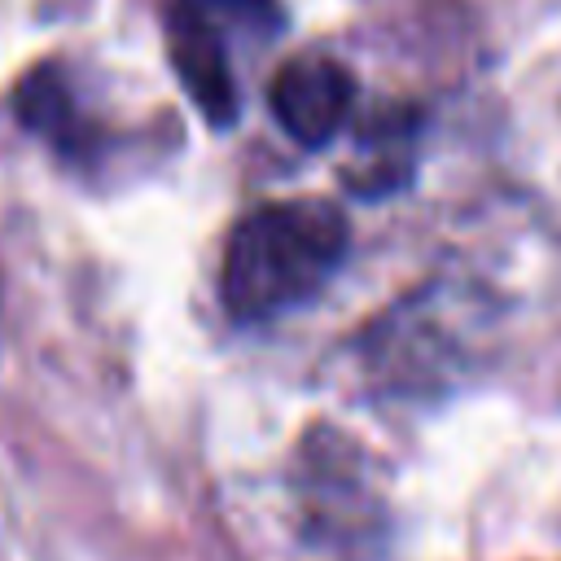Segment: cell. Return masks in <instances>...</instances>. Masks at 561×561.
I'll list each match as a JSON object with an SVG mask.
<instances>
[{"label": "cell", "mask_w": 561, "mask_h": 561, "mask_svg": "<svg viewBox=\"0 0 561 561\" xmlns=\"http://www.w3.org/2000/svg\"><path fill=\"white\" fill-rule=\"evenodd\" d=\"M351 101H355V79L333 57L320 53L285 61L267 88V105L276 123L307 149H320L342 131Z\"/></svg>", "instance_id": "obj_3"}, {"label": "cell", "mask_w": 561, "mask_h": 561, "mask_svg": "<svg viewBox=\"0 0 561 561\" xmlns=\"http://www.w3.org/2000/svg\"><path fill=\"white\" fill-rule=\"evenodd\" d=\"M13 105H18L22 123L31 131H39L48 145H57L61 153H88L92 149V127L79 114L66 66H57V61L31 66L13 92Z\"/></svg>", "instance_id": "obj_4"}, {"label": "cell", "mask_w": 561, "mask_h": 561, "mask_svg": "<svg viewBox=\"0 0 561 561\" xmlns=\"http://www.w3.org/2000/svg\"><path fill=\"white\" fill-rule=\"evenodd\" d=\"M276 31H280L276 0H171L167 4L171 66L206 123L228 127L237 118L241 110L237 53L267 44Z\"/></svg>", "instance_id": "obj_2"}, {"label": "cell", "mask_w": 561, "mask_h": 561, "mask_svg": "<svg viewBox=\"0 0 561 561\" xmlns=\"http://www.w3.org/2000/svg\"><path fill=\"white\" fill-rule=\"evenodd\" d=\"M346 254V219L333 202H263L237 219L219 294L237 324H267L316 298Z\"/></svg>", "instance_id": "obj_1"}, {"label": "cell", "mask_w": 561, "mask_h": 561, "mask_svg": "<svg viewBox=\"0 0 561 561\" xmlns=\"http://www.w3.org/2000/svg\"><path fill=\"white\" fill-rule=\"evenodd\" d=\"M412 136H416V114L412 110L373 114L368 127L359 131V149H355V162L346 171V184L359 188L364 197L399 188L412 175Z\"/></svg>", "instance_id": "obj_5"}]
</instances>
